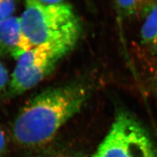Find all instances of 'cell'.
Here are the masks:
<instances>
[{"instance_id": "1", "label": "cell", "mask_w": 157, "mask_h": 157, "mask_svg": "<svg viewBox=\"0 0 157 157\" xmlns=\"http://www.w3.org/2000/svg\"><path fill=\"white\" fill-rule=\"evenodd\" d=\"M89 91L81 83L44 90L29 99L13 124L14 141L26 149H34L50 141L63 124L79 111Z\"/></svg>"}, {"instance_id": "2", "label": "cell", "mask_w": 157, "mask_h": 157, "mask_svg": "<svg viewBox=\"0 0 157 157\" xmlns=\"http://www.w3.org/2000/svg\"><path fill=\"white\" fill-rule=\"evenodd\" d=\"M20 18L33 47L51 42L74 47L81 32V22L72 6L60 0L27 1Z\"/></svg>"}, {"instance_id": "3", "label": "cell", "mask_w": 157, "mask_h": 157, "mask_svg": "<svg viewBox=\"0 0 157 157\" xmlns=\"http://www.w3.org/2000/svg\"><path fill=\"white\" fill-rule=\"evenodd\" d=\"M92 157H157V151L140 122L121 112Z\"/></svg>"}, {"instance_id": "4", "label": "cell", "mask_w": 157, "mask_h": 157, "mask_svg": "<svg viewBox=\"0 0 157 157\" xmlns=\"http://www.w3.org/2000/svg\"><path fill=\"white\" fill-rule=\"evenodd\" d=\"M64 43L51 42L32 47L17 60L9 84L11 94L31 89L55 69L57 63L73 48Z\"/></svg>"}, {"instance_id": "5", "label": "cell", "mask_w": 157, "mask_h": 157, "mask_svg": "<svg viewBox=\"0 0 157 157\" xmlns=\"http://www.w3.org/2000/svg\"><path fill=\"white\" fill-rule=\"evenodd\" d=\"M32 47L23 31L21 18L13 16L0 22V55L18 60Z\"/></svg>"}, {"instance_id": "6", "label": "cell", "mask_w": 157, "mask_h": 157, "mask_svg": "<svg viewBox=\"0 0 157 157\" xmlns=\"http://www.w3.org/2000/svg\"><path fill=\"white\" fill-rule=\"evenodd\" d=\"M141 36L145 45L157 55V2L147 5L144 10Z\"/></svg>"}, {"instance_id": "7", "label": "cell", "mask_w": 157, "mask_h": 157, "mask_svg": "<svg viewBox=\"0 0 157 157\" xmlns=\"http://www.w3.org/2000/svg\"><path fill=\"white\" fill-rule=\"evenodd\" d=\"M17 9V3L12 0H0V22L10 17Z\"/></svg>"}, {"instance_id": "8", "label": "cell", "mask_w": 157, "mask_h": 157, "mask_svg": "<svg viewBox=\"0 0 157 157\" xmlns=\"http://www.w3.org/2000/svg\"><path fill=\"white\" fill-rule=\"evenodd\" d=\"M144 2L140 1H119L117 6L123 12L127 14H134L141 9L144 10L147 6L142 5Z\"/></svg>"}, {"instance_id": "9", "label": "cell", "mask_w": 157, "mask_h": 157, "mask_svg": "<svg viewBox=\"0 0 157 157\" xmlns=\"http://www.w3.org/2000/svg\"><path fill=\"white\" fill-rule=\"evenodd\" d=\"M9 75L7 69L0 62V93H1L8 84Z\"/></svg>"}, {"instance_id": "10", "label": "cell", "mask_w": 157, "mask_h": 157, "mask_svg": "<svg viewBox=\"0 0 157 157\" xmlns=\"http://www.w3.org/2000/svg\"><path fill=\"white\" fill-rule=\"evenodd\" d=\"M7 148V140L5 132L0 128V157H4Z\"/></svg>"}, {"instance_id": "11", "label": "cell", "mask_w": 157, "mask_h": 157, "mask_svg": "<svg viewBox=\"0 0 157 157\" xmlns=\"http://www.w3.org/2000/svg\"><path fill=\"white\" fill-rule=\"evenodd\" d=\"M48 157H74V156H71L68 155H54Z\"/></svg>"}]
</instances>
